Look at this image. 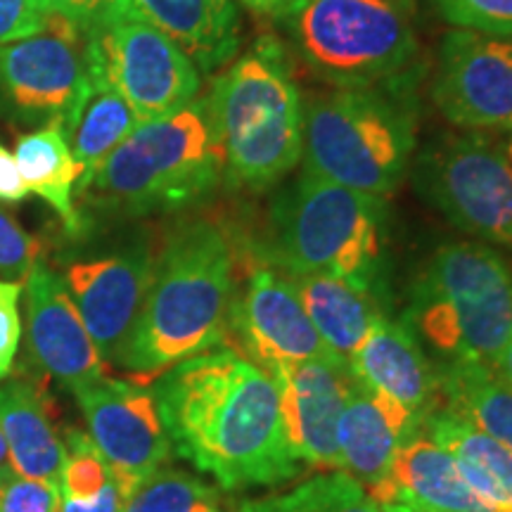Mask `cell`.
I'll return each instance as SVG.
<instances>
[{"mask_svg":"<svg viewBox=\"0 0 512 512\" xmlns=\"http://www.w3.org/2000/svg\"><path fill=\"white\" fill-rule=\"evenodd\" d=\"M171 448L226 491L299 475L271 375L235 347L192 356L152 387Z\"/></svg>","mask_w":512,"mask_h":512,"instance_id":"6da1fadb","label":"cell"},{"mask_svg":"<svg viewBox=\"0 0 512 512\" xmlns=\"http://www.w3.org/2000/svg\"><path fill=\"white\" fill-rule=\"evenodd\" d=\"M235 294V247L214 221L171 230L136 323L114 366L136 380H157L169 368L223 347Z\"/></svg>","mask_w":512,"mask_h":512,"instance_id":"7a4b0ae2","label":"cell"},{"mask_svg":"<svg viewBox=\"0 0 512 512\" xmlns=\"http://www.w3.org/2000/svg\"><path fill=\"white\" fill-rule=\"evenodd\" d=\"M259 256L285 275H332L382 297L384 197L304 169L275 195Z\"/></svg>","mask_w":512,"mask_h":512,"instance_id":"3957f363","label":"cell"},{"mask_svg":"<svg viewBox=\"0 0 512 512\" xmlns=\"http://www.w3.org/2000/svg\"><path fill=\"white\" fill-rule=\"evenodd\" d=\"M226 176V157L207 98L140 124L83 185L95 202L131 216L207 200Z\"/></svg>","mask_w":512,"mask_h":512,"instance_id":"277c9868","label":"cell"},{"mask_svg":"<svg viewBox=\"0 0 512 512\" xmlns=\"http://www.w3.org/2000/svg\"><path fill=\"white\" fill-rule=\"evenodd\" d=\"M226 178L261 192L278 185L304 155V100L285 57L261 43L216 79L207 98Z\"/></svg>","mask_w":512,"mask_h":512,"instance_id":"5b68a950","label":"cell"},{"mask_svg":"<svg viewBox=\"0 0 512 512\" xmlns=\"http://www.w3.org/2000/svg\"><path fill=\"white\" fill-rule=\"evenodd\" d=\"M415 136L418 117L401 83L332 88L304 102V169L366 195L399 188Z\"/></svg>","mask_w":512,"mask_h":512,"instance_id":"8992f818","label":"cell"},{"mask_svg":"<svg viewBox=\"0 0 512 512\" xmlns=\"http://www.w3.org/2000/svg\"><path fill=\"white\" fill-rule=\"evenodd\" d=\"M446 361L496 366L512 337V271L479 240L448 242L411 285L406 316Z\"/></svg>","mask_w":512,"mask_h":512,"instance_id":"52a82bcc","label":"cell"},{"mask_svg":"<svg viewBox=\"0 0 512 512\" xmlns=\"http://www.w3.org/2000/svg\"><path fill=\"white\" fill-rule=\"evenodd\" d=\"M283 22L299 57L332 88L403 83L418 57L413 0H297Z\"/></svg>","mask_w":512,"mask_h":512,"instance_id":"ba28073f","label":"cell"},{"mask_svg":"<svg viewBox=\"0 0 512 512\" xmlns=\"http://www.w3.org/2000/svg\"><path fill=\"white\" fill-rule=\"evenodd\" d=\"M415 188L453 226L512 252V164L482 131L439 138L415 164Z\"/></svg>","mask_w":512,"mask_h":512,"instance_id":"9c48e42d","label":"cell"},{"mask_svg":"<svg viewBox=\"0 0 512 512\" xmlns=\"http://www.w3.org/2000/svg\"><path fill=\"white\" fill-rule=\"evenodd\" d=\"M86 64L128 102L140 124L183 110L202 86L200 69L183 48L138 17L86 31Z\"/></svg>","mask_w":512,"mask_h":512,"instance_id":"30bf717a","label":"cell"},{"mask_svg":"<svg viewBox=\"0 0 512 512\" xmlns=\"http://www.w3.org/2000/svg\"><path fill=\"white\" fill-rule=\"evenodd\" d=\"M91 88L86 34L48 17L43 34L0 46V100L22 124L57 126L64 138Z\"/></svg>","mask_w":512,"mask_h":512,"instance_id":"8fae6325","label":"cell"},{"mask_svg":"<svg viewBox=\"0 0 512 512\" xmlns=\"http://www.w3.org/2000/svg\"><path fill=\"white\" fill-rule=\"evenodd\" d=\"M72 394L88 422V434L110 463L119 491L128 498L171 456L155 392L138 382L105 375Z\"/></svg>","mask_w":512,"mask_h":512,"instance_id":"7c38bea8","label":"cell"},{"mask_svg":"<svg viewBox=\"0 0 512 512\" xmlns=\"http://www.w3.org/2000/svg\"><path fill=\"white\" fill-rule=\"evenodd\" d=\"M432 98L444 119L465 131H512V38L448 31Z\"/></svg>","mask_w":512,"mask_h":512,"instance_id":"4fadbf2b","label":"cell"},{"mask_svg":"<svg viewBox=\"0 0 512 512\" xmlns=\"http://www.w3.org/2000/svg\"><path fill=\"white\" fill-rule=\"evenodd\" d=\"M230 335L235 349L266 373L309 358H339L313 328L287 275L273 266H254L245 283L235 285Z\"/></svg>","mask_w":512,"mask_h":512,"instance_id":"5bb4252c","label":"cell"},{"mask_svg":"<svg viewBox=\"0 0 512 512\" xmlns=\"http://www.w3.org/2000/svg\"><path fill=\"white\" fill-rule=\"evenodd\" d=\"M285 437L294 458L318 472L342 470L337 425L354 380L342 358H309L273 368Z\"/></svg>","mask_w":512,"mask_h":512,"instance_id":"9a60e30c","label":"cell"},{"mask_svg":"<svg viewBox=\"0 0 512 512\" xmlns=\"http://www.w3.org/2000/svg\"><path fill=\"white\" fill-rule=\"evenodd\" d=\"M157 256L145 245L126 247L93 259H76L64 268V287L83 323L112 363L136 323L155 275Z\"/></svg>","mask_w":512,"mask_h":512,"instance_id":"2e32d148","label":"cell"},{"mask_svg":"<svg viewBox=\"0 0 512 512\" xmlns=\"http://www.w3.org/2000/svg\"><path fill=\"white\" fill-rule=\"evenodd\" d=\"M27 330L34 361L69 392L107 375V363L64 287L62 275L36 261L27 275Z\"/></svg>","mask_w":512,"mask_h":512,"instance_id":"e0dca14e","label":"cell"},{"mask_svg":"<svg viewBox=\"0 0 512 512\" xmlns=\"http://www.w3.org/2000/svg\"><path fill=\"white\" fill-rule=\"evenodd\" d=\"M420 430V418L354 377L337 425L342 470L373 491L389 477L403 444Z\"/></svg>","mask_w":512,"mask_h":512,"instance_id":"ac0fdd59","label":"cell"},{"mask_svg":"<svg viewBox=\"0 0 512 512\" xmlns=\"http://www.w3.org/2000/svg\"><path fill=\"white\" fill-rule=\"evenodd\" d=\"M349 370L358 382L401 403L422 422L439 408L437 368L422 354L418 335L406 318L394 320L387 313L377 318L349 358Z\"/></svg>","mask_w":512,"mask_h":512,"instance_id":"d6986e66","label":"cell"},{"mask_svg":"<svg viewBox=\"0 0 512 512\" xmlns=\"http://www.w3.org/2000/svg\"><path fill=\"white\" fill-rule=\"evenodd\" d=\"M377 503H413L434 512H494L460 475L456 460L425 432L408 439L392 472L368 491Z\"/></svg>","mask_w":512,"mask_h":512,"instance_id":"ffe728a7","label":"cell"},{"mask_svg":"<svg viewBox=\"0 0 512 512\" xmlns=\"http://www.w3.org/2000/svg\"><path fill=\"white\" fill-rule=\"evenodd\" d=\"M131 15L169 36L202 72H216L240 46L233 0H128Z\"/></svg>","mask_w":512,"mask_h":512,"instance_id":"44dd1931","label":"cell"},{"mask_svg":"<svg viewBox=\"0 0 512 512\" xmlns=\"http://www.w3.org/2000/svg\"><path fill=\"white\" fill-rule=\"evenodd\" d=\"M0 432L17 475L60 484L67 448L50 422L48 399L34 382L22 377L0 382Z\"/></svg>","mask_w":512,"mask_h":512,"instance_id":"7402d4cb","label":"cell"},{"mask_svg":"<svg viewBox=\"0 0 512 512\" xmlns=\"http://www.w3.org/2000/svg\"><path fill=\"white\" fill-rule=\"evenodd\" d=\"M306 316L332 354L349 363L375 320L384 316L382 297L332 275H287Z\"/></svg>","mask_w":512,"mask_h":512,"instance_id":"603a6c76","label":"cell"},{"mask_svg":"<svg viewBox=\"0 0 512 512\" xmlns=\"http://www.w3.org/2000/svg\"><path fill=\"white\" fill-rule=\"evenodd\" d=\"M422 432L444 446L460 475L494 512H512V453L448 408H434Z\"/></svg>","mask_w":512,"mask_h":512,"instance_id":"cb8c5ba5","label":"cell"},{"mask_svg":"<svg viewBox=\"0 0 512 512\" xmlns=\"http://www.w3.org/2000/svg\"><path fill=\"white\" fill-rule=\"evenodd\" d=\"M439 406L489 434L512 453V384L482 361H446L437 368Z\"/></svg>","mask_w":512,"mask_h":512,"instance_id":"d4e9b609","label":"cell"},{"mask_svg":"<svg viewBox=\"0 0 512 512\" xmlns=\"http://www.w3.org/2000/svg\"><path fill=\"white\" fill-rule=\"evenodd\" d=\"M15 159L19 164V174L29 188V195L34 192L41 197L60 216L64 230L79 235L83 219L76 209L74 192L81 188L83 171L60 128L46 126L41 131L19 138Z\"/></svg>","mask_w":512,"mask_h":512,"instance_id":"484cf974","label":"cell"},{"mask_svg":"<svg viewBox=\"0 0 512 512\" xmlns=\"http://www.w3.org/2000/svg\"><path fill=\"white\" fill-rule=\"evenodd\" d=\"M138 126L140 119L128 102L112 86L91 74V88L67 136L74 159L83 171L81 188Z\"/></svg>","mask_w":512,"mask_h":512,"instance_id":"4316f807","label":"cell"},{"mask_svg":"<svg viewBox=\"0 0 512 512\" xmlns=\"http://www.w3.org/2000/svg\"><path fill=\"white\" fill-rule=\"evenodd\" d=\"M238 512H382V505L349 472L330 470L285 494L242 501Z\"/></svg>","mask_w":512,"mask_h":512,"instance_id":"83f0119b","label":"cell"},{"mask_svg":"<svg viewBox=\"0 0 512 512\" xmlns=\"http://www.w3.org/2000/svg\"><path fill=\"white\" fill-rule=\"evenodd\" d=\"M121 512H219V491L181 470H157L126 498Z\"/></svg>","mask_w":512,"mask_h":512,"instance_id":"f1b7e54d","label":"cell"},{"mask_svg":"<svg viewBox=\"0 0 512 512\" xmlns=\"http://www.w3.org/2000/svg\"><path fill=\"white\" fill-rule=\"evenodd\" d=\"M64 448H67V458H64L60 472L64 501H93L114 482L112 467L100 453V448L95 446L91 434L69 427Z\"/></svg>","mask_w":512,"mask_h":512,"instance_id":"f546056e","label":"cell"},{"mask_svg":"<svg viewBox=\"0 0 512 512\" xmlns=\"http://www.w3.org/2000/svg\"><path fill=\"white\" fill-rule=\"evenodd\" d=\"M453 29L512 38V0H427Z\"/></svg>","mask_w":512,"mask_h":512,"instance_id":"4dcf8cb0","label":"cell"},{"mask_svg":"<svg viewBox=\"0 0 512 512\" xmlns=\"http://www.w3.org/2000/svg\"><path fill=\"white\" fill-rule=\"evenodd\" d=\"M34 5L46 17L64 19L83 34L119 17H133L128 0H34Z\"/></svg>","mask_w":512,"mask_h":512,"instance_id":"1f68e13d","label":"cell"},{"mask_svg":"<svg viewBox=\"0 0 512 512\" xmlns=\"http://www.w3.org/2000/svg\"><path fill=\"white\" fill-rule=\"evenodd\" d=\"M41 256V245L12 216L0 209V273L8 280L29 275Z\"/></svg>","mask_w":512,"mask_h":512,"instance_id":"d6a6232c","label":"cell"},{"mask_svg":"<svg viewBox=\"0 0 512 512\" xmlns=\"http://www.w3.org/2000/svg\"><path fill=\"white\" fill-rule=\"evenodd\" d=\"M60 484L15 475L0 489V512H60Z\"/></svg>","mask_w":512,"mask_h":512,"instance_id":"836d02e7","label":"cell"},{"mask_svg":"<svg viewBox=\"0 0 512 512\" xmlns=\"http://www.w3.org/2000/svg\"><path fill=\"white\" fill-rule=\"evenodd\" d=\"M22 292L24 287L17 280L0 278V380L12 373L19 342H22V320H19Z\"/></svg>","mask_w":512,"mask_h":512,"instance_id":"e575fe53","label":"cell"},{"mask_svg":"<svg viewBox=\"0 0 512 512\" xmlns=\"http://www.w3.org/2000/svg\"><path fill=\"white\" fill-rule=\"evenodd\" d=\"M48 17L36 8L34 0H0V46L43 34Z\"/></svg>","mask_w":512,"mask_h":512,"instance_id":"d590c367","label":"cell"},{"mask_svg":"<svg viewBox=\"0 0 512 512\" xmlns=\"http://www.w3.org/2000/svg\"><path fill=\"white\" fill-rule=\"evenodd\" d=\"M29 197V188L19 174V164L10 150L0 143V202L19 204Z\"/></svg>","mask_w":512,"mask_h":512,"instance_id":"8d00e7d4","label":"cell"},{"mask_svg":"<svg viewBox=\"0 0 512 512\" xmlns=\"http://www.w3.org/2000/svg\"><path fill=\"white\" fill-rule=\"evenodd\" d=\"M126 498L124 494L119 491L117 482H112L107 486L102 494H98L93 498V501H64L62 498V505H60V512H121L124 508Z\"/></svg>","mask_w":512,"mask_h":512,"instance_id":"74e56055","label":"cell"},{"mask_svg":"<svg viewBox=\"0 0 512 512\" xmlns=\"http://www.w3.org/2000/svg\"><path fill=\"white\" fill-rule=\"evenodd\" d=\"M247 10L256 12V15H266V17H278L283 19L287 12L292 10V5L297 0H240Z\"/></svg>","mask_w":512,"mask_h":512,"instance_id":"f35d334b","label":"cell"},{"mask_svg":"<svg viewBox=\"0 0 512 512\" xmlns=\"http://www.w3.org/2000/svg\"><path fill=\"white\" fill-rule=\"evenodd\" d=\"M15 475H17V472H15V467H12L8 441H5L3 432H0V489H3V486L8 484Z\"/></svg>","mask_w":512,"mask_h":512,"instance_id":"ab89813d","label":"cell"},{"mask_svg":"<svg viewBox=\"0 0 512 512\" xmlns=\"http://www.w3.org/2000/svg\"><path fill=\"white\" fill-rule=\"evenodd\" d=\"M496 370H498V373H501V375L505 377V380H508V384H512V337H510L508 347L503 349L501 358H498V363H496Z\"/></svg>","mask_w":512,"mask_h":512,"instance_id":"60d3db41","label":"cell"},{"mask_svg":"<svg viewBox=\"0 0 512 512\" xmlns=\"http://www.w3.org/2000/svg\"><path fill=\"white\" fill-rule=\"evenodd\" d=\"M382 512H434V510H427V508H420V505H413V503H382Z\"/></svg>","mask_w":512,"mask_h":512,"instance_id":"b9f144b4","label":"cell"},{"mask_svg":"<svg viewBox=\"0 0 512 512\" xmlns=\"http://www.w3.org/2000/svg\"><path fill=\"white\" fill-rule=\"evenodd\" d=\"M508 133H510V138H508V143H505V152H508V159L512 164V131H508Z\"/></svg>","mask_w":512,"mask_h":512,"instance_id":"7bdbcfd3","label":"cell"}]
</instances>
